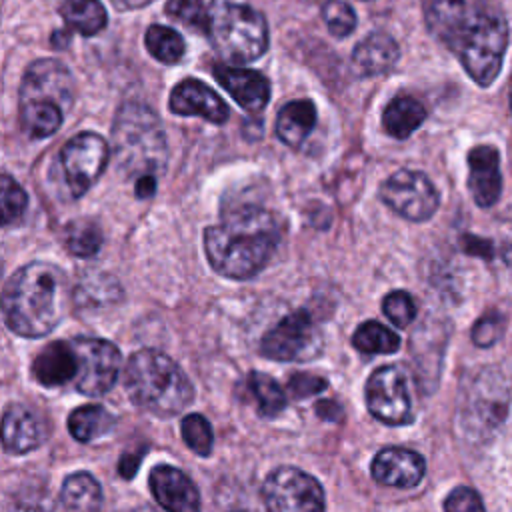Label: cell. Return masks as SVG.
I'll return each instance as SVG.
<instances>
[{
	"label": "cell",
	"mask_w": 512,
	"mask_h": 512,
	"mask_svg": "<svg viewBox=\"0 0 512 512\" xmlns=\"http://www.w3.org/2000/svg\"><path fill=\"white\" fill-rule=\"evenodd\" d=\"M424 22L462 64L468 76L490 86L508 46V22L492 0H422Z\"/></svg>",
	"instance_id": "obj_1"
},
{
	"label": "cell",
	"mask_w": 512,
	"mask_h": 512,
	"mask_svg": "<svg viewBox=\"0 0 512 512\" xmlns=\"http://www.w3.org/2000/svg\"><path fill=\"white\" fill-rule=\"evenodd\" d=\"M278 240L276 218L258 206H242L204 232L210 266L232 280L258 274L274 254Z\"/></svg>",
	"instance_id": "obj_2"
},
{
	"label": "cell",
	"mask_w": 512,
	"mask_h": 512,
	"mask_svg": "<svg viewBox=\"0 0 512 512\" xmlns=\"http://www.w3.org/2000/svg\"><path fill=\"white\" fill-rule=\"evenodd\" d=\"M66 290V276L54 264L30 262L18 268L2 292L6 326L24 338L46 336L64 316Z\"/></svg>",
	"instance_id": "obj_3"
},
{
	"label": "cell",
	"mask_w": 512,
	"mask_h": 512,
	"mask_svg": "<svg viewBox=\"0 0 512 512\" xmlns=\"http://www.w3.org/2000/svg\"><path fill=\"white\" fill-rule=\"evenodd\" d=\"M76 82L70 70L52 58L32 62L20 84V122L28 136H52L72 108Z\"/></svg>",
	"instance_id": "obj_4"
},
{
	"label": "cell",
	"mask_w": 512,
	"mask_h": 512,
	"mask_svg": "<svg viewBox=\"0 0 512 512\" xmlns=\"http://www.w3.org/2000/svg\"><path fill=\"white\" fill-rule=\"evenodd\" d=\"M124 386L138 408L156 416H174L194 398V386L184 370L154 348H142L128 358Z\"/></svg>",
	"instance_id": "obj_5"
},
{
	"label": "cell",
	"mask_w": 512,
	"mask_h": 512,
	"mask_svg": "<svg viewBox=\"0 0 512 512\" xmlns=\"http://www.w3.org/2000/svg\"><path fill=\"white\" fill-rule=\"evenodd\" d=\"M112 152L130 176H156L164 170L168 148L160 118L140 102H126L112 124Z\"/></svg>",
	"instance_id": "obj_6"
},
{
	"label": "cell",
	"mask_w": 512,
	"mask_h": 512,
	"mask_svg": "<svg viewBox=\"0 0 512 512\" xmlns=\"http://www.w3.org/2000/svg\"><path fill=\"white\" fill-rule=\"evenodd\" d=\"M208 36L224 62L246 64L260 58L268 48V24L256 8L214 0L208 8Z\"/></svg>",
	"instance_id": "obj_7"
},
{
	"label": "cell",
	"mask_w": 512,
	"mask_h": 512,
	"mask_svg": "<svg viewBox=\"0 0 512 512\" xmlns=\"http://www.w3.org/2000/svg\"><path fill=\"white\" fill-rule=\"evenodd\" d=\"M262 498L268 512H324L320 482L292 466H282L268 474Z\"/></svg>",
	"instance_id": "obj_8"
},
{
	"label": "cell",
	"mask_w": 512,
	"mask_h": 512,
	"mask_svg": "<svg viewBox=\"0 0 512 512\" xmlns=\"http://www.w3.org/2000/svg\"><path fill=\"white\" fill-rule=\"evenodd\" d=\"M322 336L306 310H296L274 324L260 342V352L278 362H304L318 356Z\"/></svg>",
	"instance_id": "obj_9"
},
{
	"label": "cell",
	"mask_w": 512,
	"mask_h": 512,
	"mask_svg": "<svg viewBox=\"0 0 512 512\" xmlns=\"http://www.w3.org/2000/svg\"><path fill=\"white\" fill-rule=\"evenodd\" d=\"M382 202L412 222L428 220L440 204L438 190L424 172L398 170L380 186Z\"/></svg>",
	"instance_id": "obj_10"
},
{
	"label": "cell",
	"mask_w": 512,
	"mask_h": 512,
	"mask_svg": "<svg viewBox=\"0 0 512 512\" xmlns=\"http://www.w3.org/2000/svg\"><path fill=\"white\" fill-rule=\"evenodd\" d=\"M108 158V142L96 132H80L64 144L60 150V162L74 198L84 196L92 188L104 172Z\"/></svg>",
	"instance_id": "obj_11"
},
{
	"label": "cell",
	"mask_w": 512,
	"mask_h": 512,
	"mask_svg": "<svg viewBox=\"0 0 512 512\" xmlns=\"http://www.w3.org/2000/svg\"><path fill=\"white\" fill-rule=\"evenodd\" d=\"M74 348L78 354L76 388L86 396L106 394L114 386L122 366L120 350L102 338H76Z\"/></svg>",
	"instance_id": "obj_12"
},
{
	"label": "cell",
	"mask_w": 512,
	"mask_h": 512,
	"mask_svg": "<svg viewBox=\"0 0 512 512\" xmlns=\"http://www.w3.org/2000/svg\"><path fill=\"white\" fill-rule=\"evenodd\" d=\"M366 404L374 418L390 424H410L414 420L406 376L398 366H382L366 382Z\"/></svg>",
	"instance_id": "obj_13"
},
{
	"label": "cell",
	"mask_w": 512,
	"mask_h": 512,
	"mask_svg": "<svg viewBox=\"0 0 512 512\" xmlns=\"http://www.w3.org/2000/svg\"><path fill=\"white\" fill-rule=\"evenodd\" d=\"M168 106L180 116H200L212 124H224L228 120L226 102L202 80L184 78L172 88Z\"/></svg>",
	"instance_id": "obj_14"
},
{
	"label": "cell",
	"mask_w": 512,
	"mask_h": 512,
	"mask_svg": "<svg viewBox=\"0 0 512 512\" xmlns=\"http://www.w3.org/2000/svg\"><path fill=\"white\" fill-rule=\"evenodd\" d=\"M370 470L378 484L392 488H414L424 478L426 462L414 450L390 446L374 456Z\"/></svg>",
	"instance_id": "obj_15"
},
{
	"label": "cell",
	"mask_w": 512,
	"mask_h": 512,
	"mask_svg": "<svg viewBox=\"0 0 512 512\" xmlns=\"http://www.w3.org/2000/svg\"><path fill=\"white\" fill-rule=\"evenodd\" d=\"M148 482L156 502L166 512H200V494L182 470L168 464L154 466Z\"/></svg>",
	"instance_id": "obj_16"
},
{
	"label": "cell",
	"mask_w": 512,
	"mask_h": 512,
	"mask_svg": "<svg viewBox=\"0 0 512 512\" xmlns=\"http://www.w3.org/2000/svg\"><path fill=\"white\" fill-rule=\"evenodd\" d=\"M468 188L474 202L488 208L498 202L502 192L500 154L490 144L474 146L468 152Z\"/></svg>",
	"instance_id": "obj_17"
},
{
	"label": "cell",
	"mask_w": 512,
	"mask_h": 512,
	"mask_svg": "<svg viewBox=\"0 0 512 512\" xmlns=\"http://www.w3.org/2000/svg\"><path fill=\"white\" fill-rule=\"evenodd\" d=\"M218 84L248 112H260L270 98V82L264 74L250 68H236L228 64L214 66Z\"/></svg>",
	"instance_id": "obj_18"
},
{
	"label": "cell",
	"mask_w": 512,
	"mask_h": 512,
	"mask_svg": "<svg viewBox=\"0 0 512 512\" xmlns=\"http://www.w3.org/2000/svg\"><path fill=\"white\" fill-rule=\"evenodd\" d=\"M398 58L400 48L396 40L384 32H374L356 44L350 62L356 76H380L392 70Z\"/></svg>",
	"instance_id": "obj_19"
},
{
	"label": "cell",
	"mask_w": 512,
	"mask_h": 512,
	"mask_svg": "<svg viewBox=\"0 0 512 512\" xmlns=\"http://www.w3.org/2000/svg\"><path fill=\"white\" fill-rule=\"evenodd\" d=\"M34 378L48 388L62 386L78 374V354L74 344L56 340L44 346L32 362Z\"/></svg>",
	"instance_id": "obj_20"
},
{
	"label": "cell",
	"mask_w": 512,
	"mask_h": 512,
	"mask_svg": "<svg viewBox=\"0 0 512 512\" xmlns=\"http://www.w3.org/2000/svg\"><path fill=\"white\" fill-rule=\"evenodd\" d=\"M44 426L34 412L20 404H10L2 418V444L6 452L24 454L40 446Z\"/></svg>",
	"instance_id": "obj_21"
},
{
	"label": "cell",
	"mask_w": 512,
	"mask_h": 512,
	"mask_svg": "<svg viewBox=\"0 0 512 512\" xmlns=\"http://www.w3.org/2000/svg\"><path fill=\"white\" fill-rule=\"evenodd\" d=\"M316 126V106L312 100H292L284 104L276 118V134L278 138L296 148L300 146L312 128Z\"/></svg>",
	"instance_id": "obj_22"
},
{
	"label": "cell",
	"mask_w": 512,
	"mask_h": 512,
	"mask_svg": "<svg viewBox=\"0 0 512 512\" xmlns=\"http://www.w3.org/2000/svg\"><path fill=\"white\" fill-rule=\"evenodd\" d=\"M426 120V108L412 96L392 98L382 112L384 130L398 140L408 138Z\"/></svg>",
	"instance_id": "obj_23"
},
{
	"label": "cell",
	"mask_w": 512,
	"mask_h": 512,
	"mask_svg": "<svg viewBox=\"0 0 512 512\" xmlns=\"http://www.w3.org/2000/svg\"><path fill=\"white\" fill-rule=\"evenodd\" d=\"M60 498L68 512H96L102 504V488L92 474L74 472L66 476Z\"/></svg>",
	"instance_id": "obj_24"
},
{
	"label": "cell",
	"mask_w": 512,
	"mask_h": 512,
	"mask_svg": "<svg viewBox=\"0 0 512 512\" xmlns=\"http://www.w3.org/2000/svg\"><path fill=\"white\" fill-rule=\"evenodd\" d=\"M58 10L66 26L84 36L98 34L108 22L106 8L100 0H64Z\"/></svg>",
	"instance_id": "obj_25"
},
{
	"label": "cell",
	"mask_w": 512,
	"mask_h": 512,
	"mask_svg": "<svg viewBox=\"0 0 512 512\" xmlns=\"http://www.w3.org/2000/svg\"><path fill=\"white\" fill-rule=\"evenodd\" d=\"M114 416L100 404H86L68 416V430L78 442H92L114 428Z\"/></svg>",
	"instance_id": "obj_26"
},
{
	"label": "cell",
	"mask_w": 512,
	"mask_h": 512,
	"mask_svg": "<svg viewBox=\"0 0 512 512\" xmlns=\"http://www.w3.org/2000/svg\"><path fill=\"white\" fill-rule=\"evenodd\" d=\"M352 344L362 354H392L400 348V336L384 324L368 320L356 328Z\"/></svg>",
	"instance_id": "obj_27"
},
{
	"label": "cell",
	"mask_w": 512,
	"mask_h": 512,
	"mask_svg": "<svg viewBox=\"0 0 512 512\" xmlns=\"http://www.w3.org/2000/svg\"><path fill=\"white\" fill-rule=\"evenodd\" d=\"M144 44L148 52L162 64H176L186 52L184 38L170 26L152 24L144 34Z\"/></svg>",
	"instance_id": "obj_28"
},
{
	"label": "cell",
	"mask_w": 512,
	"mask_h": 512,
	"mask_svg": "<svg viewBox=\"0 0 512 512\" xmlns=\"http://www.w3.org/2000/svg\"><path fill=\"white\" fill-rule=\"evenodd\" d=\"M64 242L74 256H94L102 246L100 226L90 218H76L66 226Z\"/></svg>",
	"instance_id": "obj_29"
},
{
	"label": "cell",
	"mask_w": 512,
	"mask_h": 512,
	"mask_svg": "<svg viewBox=\"0 0 512 512\" xmlns=\"http://www.w3.org/2000/svg\"><path fill=\"white\" fill-rule=\"evenodd\" d=\"M248 386L258 402V412L262 416L272 418L284 410L286 394L272 376H268L264 372H250Z\"/></svg>",
	"instance_id": "obj_30"
},
{
	"label": "cell",
	"mask_w": 512,
	"mask_h": 512,
	"mask_svg": "<svg viewBox=\"0 0 512 512\" xmlns=\"http://www.w3.org/2000/svg\"><path fill=\"white\" fill-rule=\"evenodd\" d=\"M54 502L44 482H28L16 488L8 500L6 512H52Z\"/></svg>",
	"instance_id": "obj_31"
},
{
	"label": "cell",
	"mask_w": 512,
	"mask_h": 512,
	"mask_svg": "<svg viewBox=\"0 0 512 512\" xmlns=\"http://www.w3.org/2000/svg\"><path fill=\"white\" fill-rule=\"evenodd\" d=\"M182 438L188 444L190 450H194L198 456H210L214 434L210 422L202 414H188L182 420Z\"/></svg>",
	"instance_id": "obj_32"
},
{
	"label": "cell",
	"mask_w": 512,
	"mask_h": 512,
	"mask_svg": "<svg viewBox=\"0 0 512 512\" xmlns=\"http://www.w3.org/2000/svg\"><path fill=\"white\" fill-rule=\"evenodd\" d=\"M322 18L330 34L336 38H346L356 28V14L344 0H326L322 6Z\"/></svg>",
	"instance_id": "obj_33"
},
{
	"label": "cell",
	"mask_w": 512,
	"mask_h": 512,
	"mask_svg": "<svg viewBox=\"0 0 512 512\" xmlns=\"http://www.w3.org/2000/svg\"><path fill=\"white\" fill-rule=\"evenodd\" d=\"M0 198H2L0 202H2V222L4 224L18 220L28 206V196H26L24 188L10 174H2V178H0Z\"/></svg>",
	"instance_id": "obj_34"
},
{
	"label": "cell",
	"mask_w": 512,
	"mask_h": 512,
	"mask_svg": "<svg viewBox=\"0 0 512 512\" xmlns=\"http://www.w3.org/2000/svg\"><path fill=\"white\" fill-rule=\"evenodd\" d=\"M382 310L386 318L398 328H406L416 318V302L404 290H394L386 294L382 300Z\"/></svg>",
	"instance_id": "obj_35"
},
{
	"label": "cell",
	"mask_w": 512,
	"mask_h": 512,
	"mask_svg": "<svg viewBox=\"0 0 512 512\" xmlns=\"http://www.w3.org/2000/svg\"><path fill=\"white\" fill-rule=\"evenodd\" d=\"M166 14L186 26L208 30V10L202 0H170L166 4Z\"/></svg>",
	"instance_id": "obj_36"
},
{
	"label": "cell",
	"mask_w": 512,
	"mask_h": 512,
	"mask_svg": "<svg viewBox=\"0 0 512 512\" xmlns=\"http://www.w3.org/2000/svg\"><path fill=\"white\" fill-rule=\"evenodd\" d=\"M504 320L498 312H488L484 314L472 328V340L476 346H492L500 336H502Z\"/></svg>",
	"instance_id": "obj_37"
},
{
	"label": "cell",
	"mask_w": 512,
	"mask_h": 512,
	"mask_svg": "<svg viewBox=\"0 0 512 512\" xmlns=\"http://www.w3.org/2000/svg\"><path fill=\"white\" fill-rule=\"evenodd\" d=\"M444 512H486V510L476 490L468 486H458L446 496Z\"/></svg>",
	"instance_id": "obj_38"
},
{
	"label": "cell",
	"mask_w": 512,
	"mask_h": 512,
	"mask_svg": "<svg viewBox=\"0 0 512 512\" xmlns=\"http://www.w3.org/2000/svg\"><path fill=\"white\" fill-rule=\"evenodd\" d=\"M328 386V382L322 376L308 374V372H294L288 378V390L294 398H308L318 392H322Z\"/></svg>",
	"instance_id": "obj_39"
},
{
	"label": "cell",
	"mask_w": 512,
	"mask_h": 512,
	"mask_svg": "<svg viewBox=\"0 0 512 512\" xmlns=\"http://www.w3.org/2000/svg\"><path fill=\"white\" fill-rule=\"evenodd\" d=\"M316 414L328 422H336L342 418V408L334 400H322L316 404Z\"/></svg>",
	"instance_id": "obj_40"
},
{
	"label": "cell",
	"mask_w": 512,
	"mask_h": 512,
	"mask_svg": "<svg viewBox=\"0 0 512 512\" xmlns=\"http://www.w3.org/2000/svg\"><path fill=\"white\" fill-rule=\"evenodd\" d=\"M140 454H142V452H138V454H124V456H122V460H120V464H118L122 478H132V476H134V472L138 470L140 458H142Z\"/></svg>",
	"instance_id": "obj_41"
},
{
	"label": "cell",
	"mask_w": 512,
	"mask_h": 512,
	"mask_svg": "<svg viewBox=\"0 0 512 512\" xmlns=\"http://www.w3.org/2000/svg\"><path fill=\"white\" fill-rule=\"evenodd\" d=\"M156 192V176H140L136 178V196L150 198Z\"/></svg>",
	"instance_id": "obj_42"
},
{
	"label": "cell",
	"mask_w": 512,
	"mask_h": 512,
	"mask_svg": "<svg viewBox=\"0 0 512 512\" xmlns=\"http://www.w3.org/2000/svg\"><path fill=\"white\" fill-rule=\"evenodd\" d=\"M120 10H134V8H140V6H146L154 0H112Z\"/></svg>",
	"instance_id": "obj_43"
},
{
	"label": "cell",
	"mask_w": 512,
	"mask_h": 512,
	"mask_svg": "<svg viewBox=\"0 0 512 512\" xmlns=\"http://www.w3.org/2000/svg\"><path fill=\"white\" fill-rule=\"evenodd\" d=\"M134 512H158V510L152 508V506H148V504H144V506H138Z\"/></svg>",
	"instance_id": "obj_44"
},
{
	"label": "cell",
	"mask_w": 512,
	"mask_h": 512,
	"mask_svg": "<svg viewBox=\"0 0 512 512\" xmlns=\"http://www.w3.org/2000/svg\"><path fill=\"white\" fill-rule=\"evenodd\" d=\"M510 110H512V80H510Z\"/></svg>",
	"instance_id": "obj_45"
}]
</instances>
